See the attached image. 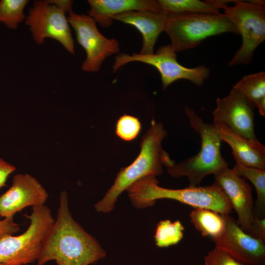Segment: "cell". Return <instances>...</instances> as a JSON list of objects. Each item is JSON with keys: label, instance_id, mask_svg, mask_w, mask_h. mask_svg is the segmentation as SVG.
I'll return each instance as SVG.
<instances>
[{"label": "cell", "instance_id": "obj_6", "mask_svg": "<svg viewBox=\"0 0 265 265\" xmlns=\"http://www.w3.org/2000/svg\"><path fill=\"white\" fill-rule=\"evenodd\" d=\"M164 31L176 53L193 49L211 36L226 32L239 34L232 21L222 13L166 16Z\"/></svg>", "mask_w": 265, "mask_h": 265}, {"label": "cell", "instance_id": "obj_30", "mask_svg": "<svg viewBox=\"0 0 265 265\" xmlns=\"http://www.w3.org/2000/svg\"><path fill=\"white\" fill-rule=\"evenodd\" d=\"M0 265H5V264H1V263H0Z\"/></svg>", "mask_w": 265, "mask_h": 265}, {"label": "cell", "instance_id": "obj_8", "mask_svg": "<svg viewBox=\"0 0 265 265\" xmlns=\"http://www.w3.org/2000/svg\"><path fill=\"white\" fill-rule=\"evenodd\" d=\"M177 58L176 52L169 44L159 47L156 53H133L131 55L118 53L115 57L112 69L115 73L120 67L131 62H141L152 65L160 75L163 90L181 79L187 80L198 86L203 85L210 75V70L204 65L192 68L186 67L178 62Z\"/></svg>", "mask_w": 265, "mask_h": 265}, {"label": "cell", "instance_id": "obj_10", "mask_svg": "<svg viewBox=\"0 0 265 265\" xmlns=\"http://www.w3.org/2000/svg\"><path fill=\"white\" fill-rule=\"evenodd\" d=\"M75 32L78 43L84 50L86 58L81 65L83 71L98 72L105 59L120 51L119 42L104 36L95 20L88 15L72 12L67 17Z\"/></svg>", "mask_w": 265, "mask_h": 265}, {"label": "cell", "instance_id": "obj_31", "mask_svg": "<svg viewBox=\"0 0 265 265\" xmlns=\"http://www.w3.org/2000/svg\"></svg>", "mask_w": 265, "mask_h": 265}, {"label": "cell", "instance_id": "obj_3", "mask_svg": "<svg viewBox=\"0 0 265 265\" xmlns=\"http://www.w3.org/2000/svg\"><path fill=\"white\" fill-rule=\"evenodd\" d=\"M154 175L140 178L126 190L132 206L143 209L155 205L157 200L168 199L178 201L194 208L212 210L223 215H230L233 208L222 188L216 183L207 186H188L170 189L158 185Z\"/></svg>", "mask_w": 265, "mask_h": 265}, {"label": "cell", "instance_id": "obj_22", "mask_svg": "<svg viewBox=\"0 0 265 265\" xmlns=\"http://www.w3.org/2000/svg\"><path fill=\"white\" fill-rule=\"evenodd\" d=\"M184 229L179 220L174 222L169 219L160 221L157 224L154 235L156 245L162 248L177 244L183 238Z\"/></svg>", "mask_w": 265, "mask_h": 265}, {"label": "cell", "instance_id": "obj_5", "mask_svg": "<svg viewBox=\"0 0 265 265\" xmlns=\"http://www.w3.org/2000/svg\"><path fill=\"white\" fill-rule=\"evenodd\" d=\"M27 229L17 236L0 237V264L26 265L37 262L55 219L50 208L44 205L32 207Z\"/></svg>", "mask_w": 265, "mask_h": 265}, {"label": "cell", "instance_id": "obj_9", "mask_svg": "<svg viewBox=\"0 0 265 265\" xmlns=\"http://www.w3.org/2000/svg\"><path fill=\"white\" fill-rule=\"evenodd\" d=\"M66 15L49 0H35L28 10L25 24L37 44H43L46 38L53 39L74 54V41Z\"/></svg>", "mask_w": 265, "mask_h": 265}, {"label": "cell", "instance_id": "obj_23", "mask_svg": "<svg viewBox=\"0 0 265 265\" xmlns=\"http://www.w3.org/2000/svg\"><path fill=\"white\" fill-rule=\"evenodd\" d=\"M28 0H0V23L8 28L15 29L25 21L24 9Z\"/></svg>", "mask_w": 265, "mask_h": 265}, {"label": "cell", "instance_id": "obj_29", "mask_svg": "<svg viewBox=\"0 0 265 265\" xmlns=\"http://www.w3.org/2000/svg\"><path fill=\"white\" fill-rule=\"evenodd\" d=\"M57 7L61 9L66 14H70L73 11V1L70 0H49Z\"/></svg>", "mask_w": 265, "mask_h": 265}, {"label": "cell", "instance_id": "obj_7", "mask_svg": "<svg viewBox=\"0 0 265 265\" xmlns=\"http://www.w3.org/2000/svg\"><path fill=\"white\" fill-rule=\"evenodd\" d=\"M265 1L236 0L235 5L222 7L226 15L241 35L242 44L228 65L248 64L255 49L265 40Z\"/></svg>", "mask_w": 265, "mask_h": 265}, {"label": "cell", "instance_id": "obj_26", "mask_svg": "<svg viewBox=\"0 0 265 265\" xmlns=\"http://www.w3.org/2000/svg\"><path fill=\"white\" fill-rule=\"evenodd\" d=\"M245 232L253 238L265 242V218H254L249 228Z\"/></svg>", "mask_w": 265, "mask_h": 265}, {"label": "cell", "instance_id": "obj_12", "mask_svg": "<svg viewBox=\"0 0 265 265\" xmlns=\"http://www.w3.org/2000/svg\"><path fill=\"white\" fill-rule=\"evenodd\" d=\"M254 107L243 95L232 88L226 97L216 99V106L212 113L213 123L224 125L247 138L257 140Z\"/></svg>", "mask_w": 265, "mask_h": 265}, {"label": "cell", "instance_id": "obj_21", "mask_svg": "<svg viewBox=\"0 0 265 265\" xmlns=\"http://www.w3.org/2000/svg\"><path fill=\"white\" fill-rule=\"evenodd\" d=\"M239 176L249 180L254 186L257 194L254 201V218H265V170L245 166L236 163L232 168Z\"/></svg>", "mask_w": 265, "mask_h": 265}, {"label": "cell", "instance_id": "obj_4", "mask_svg": "<svg viewBox=\"0 0 265 265\" xmlns=\"http://www.w3.org/2000/svg\"><path fill=\"white\" fill-rule=\"evenodd\" d=\"M185 111L190 125L200 135V150L195 155L167 167V170L173 177H186L189 186H196L206 176L214 175L229 164L221 154L222 140L216 126L204 122L188 107L185 106Z\"/></svg>", "mask_w": 265, "mask_h": 265}, {"label": "cell", "instance_id": "obj_28", "mask_svg": "<svg viewBox=\"0 0 265 265\" xmlns=\"http://www.w3.org/2000/svg\"><path fill=\"white\" fill-rule=\"evenodd\" d=\"M0 217V237L5 235H13L20 230L19 225L13 219Z\"/></svg>", "mask_w": 265, "mask_h": 265}, {"label": "cell", "instance_id": "obj_25", "mask_svg": "<svg viewBox=\"0 0 265 265\" xmlns=\"http://www.w3.org/2000/svg\"><path fill=\"white\" fill-rule=\"evenodd\" d=\"M204 265H248L236 260L225 251L215 247L204 257Z\"/></svg>", "mask_w": 265, "mask_h": 265}, {"label": "cell", "instance_id": "obj_24", "mask_svg": "<svg viewBox=\"0 0 265 265\" xmlns=\"http://www.w3.org/2000/svg\"><path fill=\"white\" fill-rule=\"evenodd\" d=\"M141 128V123L137 118L124 114L117 121L115 132L121 139L130 141L138 136Z\"/></svg>", "mask_w": 265, "mask_h": 265}, {"label": "cell", "instance_id": "obj_14", "mask_svg": "<svg viewBox=\"0 0 265 265\" xmlns=\"http://www.w3.org/2000/svg\"><path fill=\"white\" fill-rule=\"evenodd\" d=\"M215 183L223 190L233 210L237 213L236 220L239 226L246 231L252 223L254 201L252 187L244 178L237 175L232 169L226 168L214 175Z\"/></svg>", "mask_w": 265, "mask_h": 265}, {"label": "cell", "instance_id": "obj_19", "mask_svg": "<svg viewBox=\"0 0 265 265\" xmlns=\"http://www.w3.org/2000/svg\"><path fill=\"white\" fill-rule=\"evenodd\" d=\"M190 220L195 229L204 237L215 238L225 228L224 215L212 210L194 208L190 213Z\"/></svg>", "mask_w": 265, "mask_h": 265}, {"label": "cell", "instance_id": "obj_13", "mask_svg": "<svg viewBox=\"0 0 265 265\" xmlns=\"http://www.w3.org/2000/svg\"><path fill=\"white\" fill-rule=\"evenodd\" d=\"M48 197L45 188L34 177L17 174L11 186L0 196V217L13 219L16 213L26 208L45 205Z\"/></svg>", "mask_w": 265, "mask_h": 265}, {"label": "cell", "instance_id": "obj_17", "mask_svg": "<svg viewBox=\"0 0 265 265\" xmlns=\"http://www.w3.org/2000/svg\"><path fill=\"white\" fill-rule=\"evenodd\" d=\"M88 15L103 27L111 26L113 17L133 10H149L161 13L158 0H88Z\"/></svg>", "mask_w": 265, "mask_h": 265}, {"label": "cell", "instance_id": "obj_18", "mask_svg": "<svg viewBox=\"0 0 265 265\" xmlns=\"http://www.w3.org/2000/svg\"><path fill=\"white\" fill-rule=\"evenodd\" d=\"M233 89L243 95L265 115V72L262 71L243 77Z\"/></svg>", "mask_w": 265, "mask_h": 265}, {"label": "cell", "instance_id": "obj_1", "mask_svg": "<svg viewBox=\"0 0 265 265\" xmlns=\"http://www.w3.org/2000/svg\"><path fill=\"white\" fill-rule=\"evenodd\" d=\"M106 255L97 239L73 217L67 193L59 196L57 218L46 240L37 265L54 261L57 265H90Z\"/></svg>", "mask_w": 265, "mask_h": 265}, {"label": "cell", "instance_id": "obj_20", "mask_svg": "<svg viewBox=\"0 0 265 265\" xmlns=\"http://www.w3.org/2000/svg\"><path fill=\"white\" fill-rule=\"evenodd\" d=\"M162 14L166 16L208 13L219 14L220 9L209 0H158Z\"/></svg>", "mask_w": 265, "mask_h": 265}, {"label": "cell", "instance_id": "obj_27", "mask_svg": "<svg viewBox=\"0 0 265 265\" xmlns=\"http://www.w3.org/2000/svg\"><path fill=\"white\" fill-rule=\"evenodd\" d=\"M15 170V166L0 158V189L6 186L8 177Z\"/></svg>", "mask_w": 265, "mask_h": 265}, {"label": "cell", "instance_id": "obj_2", "mask_svg": "<svg viewBox=\"0 0 265 265\" xmlns=\"http://www.w3.org/2000/svg\"><path fill=\"white\" fill-rule=\"evenodd\" d=\"M167 135L163 124L153 119L150 128L142 137L139 155L131 164L120 169L111 186L95 204L94 207L97 212H111L120 195L135 182L146 176L161 174L163 165L170 167L175 164L161 146Z\"/></svg>", "mask_w": 265, "mask_h": 265}, {"label": "cell", "instance_id": "obj_11", "mask_svg": "<svg viewBox=\"0 0 265 265\" xmlns=\"http://www.w3.org/2000/svg\"><path fill=\"white\" fill-rule=\"evenodd\" d=\"M225 228L212 239L216 247L248 265H265V242L247 234L230 215H223Z\"/></svg>", "mask_w": 265, "mask_h": 265}, {"label": "cell", "instance_id": "obj_16", "mask_svg": "<svg viewBox=\"0 0 265 265\" xmlns=\"http://www.w3.org/2000/svg\"><path fill=\"white\" fill-rule=\"evenodd\" d=\"M215 125V124H214ZM222 141L232 150L236 163L265 170V146L258 139L247 138L222 125H215Z\"/></svg>", "mask_w": 265, "mask_h": 265}, {"label": "cell", "instance_id": "obj_15", "mask_svg": "<svg viewBox=\"0 0 265 265\" xmlns=\"http://www.w3.org/2000/svg\"><path fill=\"white\" fill-rule=\"evenodd\" d=\"M113 19L135 27L143 38L139 53L151 54L154 53V46L159 35L164 31L166 16L149 10H133L115 15Z\"/></svg>", "mask_w": 265, "mask_h": 265}]
</instances>
